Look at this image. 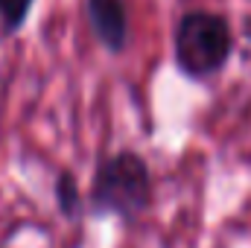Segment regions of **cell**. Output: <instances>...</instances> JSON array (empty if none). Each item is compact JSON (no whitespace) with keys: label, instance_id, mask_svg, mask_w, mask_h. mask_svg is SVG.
<instances>
[{"label":"cell","instance_id":"obj_1","mask_svg":"<svg viewBox=\"0 0 251 248\" xmlns=\"http://www.w3.org/2000/svg\"><path fill=\"white\" fill-rule=\"evenodd\" d=\"M234 53V32L225 15L193 9L184 12L173 29V62L187 79H210Z\"/></svg>","mask_w":251,"mask_h":248},{"label":"cell","instance_id":"obj_2","mask_svg":"<svg viewBox=\"0 0 251 248\" xmlns=\"http://www.w3.org/2000/svg\"><path fill=\"white\" fill-rule=\"evenodd\" d=\"M152 201V175H149V164L131 152H114L111 158L100 161L91 193H88V204L97 216H120V219H137Z\"/></svg>","mask_w":251,"mask_h":248},{"label":"cell","instance_id":"obj_3","mask_svg":"<svg viewBox=\"0 0 251 248\" xmlns=\"http://www.w3.org/2000/svg\"><path fill=\"white\" fill-rule=\"evenodd\" d=\"M85 12L91 21V29L97 35V41L120 56L128 44V9L126 0H85Z\"/></svg>","mask_w":251,"mask_h":248},{"label":"cell","instance_id":"obj_4","mask_svg":"<svg viewBox=\"0 0 251 248\" xmlns=\"http://www.w3.org/2000/svg\"><path fill=\"white\" fill-rule=\"evenodd\" d=\"M56 204L62 210V216L73 219L82 207V198H79V187H76V178L70 170H62L56 175Z\"/></svg>","mask_w":251,"mask_h":248},{"label":"cell","instance_id":"obj_5","mask_svg":"<svg viewBox=\"0 0 251 248\" xmlns=\"http://www.w3.org/2000/svg\"><path fill=\"white\" fill-rule=\"evenodd\" d=\"M32 3H35V0H3L0 18H3V32H6V35H15V32L26 24V18H29V12H32Z\"/></svg>","mask_w":251,"mask_h":248},{"label":"cell","instance_id":"obj_6","mask_svg":"<svg viewBox=\"0 0 251 248\" xmlns=\"http://www.w3.org/2000/svg\"><path fill=\"white\" fill-rule=\"evenodd\" d=\"M0 6H3V0H0Z\"/></svg>","mask_w":251,"mask_h":248}]
</instances>
